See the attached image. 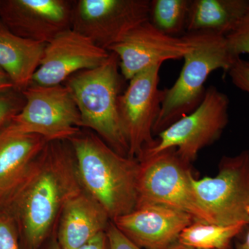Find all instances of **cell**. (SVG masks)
I'll list each match as a JSON object with an SVG mask.
<instances>
[{
	"label": "cell",
	"mask_w": 249,
	"mask_h": 249,
	"mask_svg": "<svg viewBox=\"0 0 249 249\" xmlns=\"http://www.w3.org/2000/svg\"><path fill=\"white\" fill-rule=\"evenodd\" d=\"M83 191L69 141L47 143L0 207L17 225L29 249H38L53 230L67 201Z\"/></svg>",
	"instance_id": "cell-1"
},
{
	"label": "cell",
	"mask_w": 249,
	"mask_h": 249,
	"mask_svg": "<svg viewBox=\"0 0 249 249\" xmlns=\"http://www.w3.org/2000/svg\"><path fill=\"white\" fill-rule=\"evenodd\" d=\"M69 142L82 188L111 221L133 211L138 200V160L118 153L91 130H81Z\"/></svg>",
	"instance_id": "cell-2"
},
{
	"label": "cell",
	"mask_w": 249,
	"mask_h": 249,
	"mask_svg": "<svg viewBox=\"0 0 249 249\" xmlns=\"http://www.w3.org/2000/svg\"><path fill=\"white\" fill-rule=\"evenodd\" d=\"M183 36L191 44V50L183 57L184 64L176 82L171 88L163 89L154 136L199 107L209 75L217 70L229 71L240 58L229 50L226 36L203 31L186 33Z\"/></svg>",
	"instance_id": "cell-3"
},
{
	"label": "cell",
	"mask_w": 249,
	"mask_h": 249,
	"mask_svg": "<svg viewBox=\"0 0 249 249\" xmlns=\"http://www.w3.org/2000/svg\"><path fill=\"white\" fill-rule=\"evenodd\" d=\"M96 68L70 77L63 85L76 103L83 128L92 131L113 150L128 157V143L119 114L122 75L115 53Z\"/></svg>",
	"instance_id": "cell-4"
},
{
	"label": "cell",
	"mask_w": 249,
	"mask_h": 249,
	"mask_svg": "<svg viewBox=\"0 0 249 249\" xmlns=\"http://www.w3.org/2000/svg\"><path fill=\"white\" fill-rule=\"evenodd\" d=\"M137 160L139 172L137 207L145 204L162 205L186 213L198 222L214 224L196 196L191 164L181 160L175 148Z\"/></svg>",
	"instance_id": "cell-5"
},
{
	"label": "cell",
	"mask_w": 249,
	"mask_h": 249,
	"mask_svg": "<svg viewBox=\"0 0 249 249\" xmlns=\"http://www.w3.org/2000/svg\"><path fill=\"white\" fill-rule=\"evenodd\" d=\"M229 104L225 93L209 87L199 107L157 134L153 145L144 150L138 159L175 148L181 160L191 164L201 150L222 135L229 124Z\"/></svg>",
	"instance_id": "cell-6"
},
{
	"label": "cell",
	"mask_w": 249,
	"mask_h": 249,
	"mask_svg": "<svg viewBox=\"0 0 249 249\" xmlns=\"http://www.w3.org/2000/svg\"><path fill=\"white\" fill-rule=\"evenodd\" d=\"M25 105L6 127L15 132L34 134L48 142L69 141L83 127L79 111L65 85H30L22 91Z\"/></svg>",
	"instance_id": "cell-7"
},
{
	"label": "cell",
	"mask_w": 249,
	"mask_h": 249,
	"mask_svg": "<svg viewBox=\"0 0 249 249\" xmlns=\"http://www.w3.org/2000/svg\"><path fill=\"white\" fill-rule=\"evenodd\" d=\"M193 186L214 224H249V150L223 157L214 178H194Z\"/></svg>",
	"instance_id": "cell-8"
},
{
	"label": "cell",
	"mask_w": 249,
	"mask_h": 249,
	"mask_svg": "<svg viewBox=\"0 0 249 249\" xmlns=\"http://www.w3.org/2000/svg\"><path fill=\"white\" fill-rule=\"evenodd\" d=\"M149 0L73 1L71 29L109 50L131 31L150 20Z\"/></svg>",
	"instance_id": "cell-9"
},
{
	"label": "cell",
	"mask_w": 249,
	"mask_h": 249,
	"mask_svg": "<svg viewBox=\"0 0 249 249\" xmlns=\"http://www.w3.org/2000/svg\"><path fill=\"white\" fill-rule=\"evenodd\" d=\"M161 65H152L137 73L119 96V114L131 158L138 159L155 142L153 127L164 96V90L159 88Z\"/></svg>",
	"instance_id": "cell-10"
},
{
	"label": "cell",
	"mask_w": 249,
	"mask_h": 249,
	"mask_svg": "<svg viewBox=\"0 0 249 249\" xmlns=\"http://www.w3.org/2000/svg\"><path fill=\"white\" fill-rule=\"evenodd\" d=\"M106 49L72 29L63 31L46 44L42 61L31 85H63L78 72L96 68L109 56Z\"/></svg>",
	"instance_id": "cell-11"
},
{
	"label": "cell",
	"mask_w": 249,
	"mask_h": 249,
	"mask_svg": "<svg viewBox=\"0 0 249 249\" xmlns=\"http://www.w3.org/2000/svg\"><path fill=\"white\" fill-rule=\"evenodd\" d=\"M73 1L1 0L0 22L15 35L47 44L71 29Z\"/></svg>",
	"instance_id": "cell-12"
},
{
	"label": "cell",
	"mask_w": 249,
	"mask_h": 249,
	"mask_svg": "<svg viewBox=\"0 0 249 249\" xmlns=\"http://www.w3.org/2000/svg\"><path fill=\"white\" fill-rule=\"evenodd\" d=\"M191 50V44L183 36L166 35L149 20L131 31L108 52L117 55L121 75L129 81L152 65L183 58Z\"/></svg>",
	"instance_id": "cell-13"
},
{
	"label": "cell",
	"mask_w": 249,
	"mask_h": 249,
	"mask_svg": "<svg viewBox=\"0 0 249 249\" xmlns=\"http://www.w3.org/2000/svg\"><path fill=\"white\" fill-rule=\"evenodd\" d=\"M194 218L178 210L158 204L137 206L111 221L127 238L142 249H169Z\"/></svg>",
	"instance_id": "cell-14"
},
{
	"label": "cell",
	"mask_w": 249,
	"mask_h": 249,
	"mask_svg": "<svg viewBox=\"0 0 249 249\" xmlns=\"http://www.w3.org/2000/svg\"><path fill=\"white\" fill-rule=\"evenodd\" d=\"M110 217L84 191L71 198L59 217L57 241L62 249H78L106 229Z\"/></svg>",
	"instance_id": "cell-15"
},
{
	"label": "cell",
	"mask_w": 249,
	"mask_h": 249,
	"mask_svg": "<svg viewBox=\"0 0 249 249\" xmlns=\"http://www.w3.org/2000/svg\"><path fill=\"white\" fill-rule=\"evenodd\" d=\"M47 142L44 137L37 134L19 133L7 127L0 131L1 201L20 181Z\"/></svg>",
	"instance_id": "cell-16"
},
{
	"label": "cell",
	"mask_w": 249,
	"mask_h": 249,
	"mask_svg": "<svg viewBox=\"0 0 249 249\" xmlns=\"http://www.w3.org/2000/svg\"><path fill=\"white\" fill-rule=\"evenodd\" d=\"M45 46L15 35L0 22V68L9 76L16 89L22 91L31 85Z\"/></svg>",
	"instance_id": "cell-17"
},
{
	"label": "cell",
	"mask_w": 249,
	"mask_h": 249,
	"mask_svg": "<svg viewBox=\"0 0 249 249\" xmlns=\"http://www.w3.org/2000/svg\"><path fill=\"white\" fill-rule=\"evenodd\" d=\"M249 14V0H191L187 18L189 32L227 36Z\"/></svg>",
	"instance_id": "cell-18"
},
{
	"label": "cell",
	"mask_w": 249,
	"mask_h": 249,
	"mask_svg": "<svg viewBox=\"0 0 249 249\" xmlns=\"http://www.w3.org/2000/svg\"><path fill=\"white\" fill-rule=\"evenodd\" d=\"M247 223L224 226L195 221L180 234L178 242L196 249H225L231 247L232 240L240 235Z\"/></svg>",
	"instance_id": "cell-19"
},
{
	"label": "cell",
	"mask_w": 249,
	"mask_h": 249,
	"mask_svg": "<svg viewBox=\"0 0 249 249\" xmlns=\"http://www.w3.org/2000/svg\"><path fill=\"white\" fill-rule=\"evenodd\" d=\"M191 0L150 1V22L160 32L177 36L186 29Z\"/></svg>",
	"instance_id": "cell-20"
},
{
	"label": "cell",
	"mask_w": 249,
	"mask_h": 249,
	"mask_svg": "<svg viewBox=\"0 0 249 249\" xmlns=\"http://www.w3.org/2000/svg\"><path fill=\"white\" fill-rule=\"evenodd\" d=\"M25 105L22 91L12 89L0 90V131L9 125Z\"/></svg>",
	"instance_id": "cell-21"
},
{
	"label": "cell",
	"mask_w": 249,
	"mask_h": 249,
	"mask_svg": "<svg viewBox=\"0 0 249 249\" xmlns=\"http://www.w3.org/2000/svg\"><path fill=\"white\" fill-rule=\"evenodd\" d=\"M0 249H20L19 231L14 218L0 207Z\"/></svg>",
	"instance_id": "cell-22"
},
{
	"label": "cell",
	"mask_w": 249,
	"mask_h": 249,
	"mask_svg": "<svg viewBox=\"0 0 249 249\" xmlns=\"http://www.w3.org/2000/svg\"><path fill=\"white\" fill-rule=\"evenodd\" d=\"M229 50L237 58L242 54L249 55V14L240 26L226 36Z\"/></svg>",
	"instance_id": "cell-23"
},
{
	"label": "cell",
	"mask_w": 249,
	"mask_h": 249,
	"mask_svg": "<svg viewBox=\"0 0 249 249\" xmlns=\"http://www.w3.org/2000/svg\"><path fill=\"white\" fill-rule=\"evenodd\" d=\"M228 72L232 83L239 89L249 93V61L238 58Z\"/></svg>",
	"instance_id": "cell-24"
},
{
	"label": "cell",
	"mask_w": 249,
	"mask_h": 249,
	"mask_svg": "<svg viewBox=\"0 0 249 249\" xmlns=\"http://www.w3.org/2000/svg\"><path fill=\"white\" fill-rule=\"evenodd\" d=\"M106 232L109 249H142L127 238L111 221Z\"/></svg>",
	"instance_id": "cell-25"
},
{
	"label": "cell",
	"mask_w": 249,
	"mask_h": 249,
	"mask_svg": "<svg viewBox=\"0 0 249 249\" xmlns=\"http://www.w3.org/2000/svg\"><path fill=\"white\" fill-rule=\"evenodd\" d=\"M78 249H109V242L106 232H101Z\"/></svg>",
	"instance_id": "cell-26"
},
{
	"label": "cell",
	"mask_w": 249,
	"mask_h": 249,
	"mask_svg": "<svg viewBox=\"0 0 249 249\" xmlns=\"http://www.w3.org/2000/svg\"><path fill=\"white\" fill-rule=\"evenodd\" d=\"M14 85L11 78L1 68H0V90L12 89Z\"/></svg>",
	"instance_id": "cell-27"
},
{
	"label": "cell",
	"mask_w": 249,
	"mask_h": 249,
	"mask_svg": "<svg viewBox=\"0 0 249 249\" xmlns=\"http://www.w3.org/2000/svg\"><path fill=\"white\" fill-rule=\"evenodd\" d=\"M236 249H249V230L246 235L245 240L236 243Z\"/></svg>",
	"instance_id": "cell-28"
},
{
	"label": "cell",
	"mask_w": 249,
	"mask_h": 249,
	"mask_svg": "<svg viewBox=\"0 0 249 249\" xmlns=\"http://www.w3.org/2000/svg\"><path fill=\"white\" fill-rule=\"evenodd\" d=\"M46 249H62L56 238L52 239Z\"/></svg>",
	"instance_id": "cell-29"
},
{
	"label": "cell",
	"mask_w": 249,
	"mask_h": 249,
	"mask_svg": "<svg viewBox=\"0 0 249 249\" xmlns=\"http://www.w3.org/2000/svg\"><path fill=\"white\" fill-rule=\"evenodd\" d=\"M169 249H196L191 248V247H186V246H184L181 245V244L178 243V242H176V243L174 244L173 246ZM225 249H232V247H229V248Z\"/></svg>",
	"instance_id": "cell-30"
},
{
	"label": "cell",
	"mask_w": 249,
	"mask_h": 249,
	"mask_svg": "<svg viewBox=\"0 0 249 249\" xmlns=\"http://www.w3.org/2000/svg\"><path fill=\"white\" fill-rule=\"evenodd\" d=\"M247 212H248V213L249 214V207L247 208Z\"/></svg>",
	"instance_id": "cell-31"
},
{
	"label": "cell",
	"mask_w": 249,
	"mask_h": 249,
	"mask_svg": "<svg viewBox=\"0 0 249 249\" xmlns=\"http://www.w3.org/2000/svg\"><path fill=\"white\" fill-rule=\"evenodd\" d=\"M1 199H0V204H1Z\"/></svg>",
	"instance_id": "cell-32"
},
{
	"label": "cell",
	"mask_w": 249,
	"mask_h": 249,
	"mask_svg": "<svg viewBox=\"0 0 249 249\" xmlns=\"http://www.w3.org/2000/svg\"><path fill=\"white\" fill-rule=\"evenodd\" d=\"M0 2H1V0H0Z\"/></svg>",
	"instance_id": "cell-33"
}]
</instances>
